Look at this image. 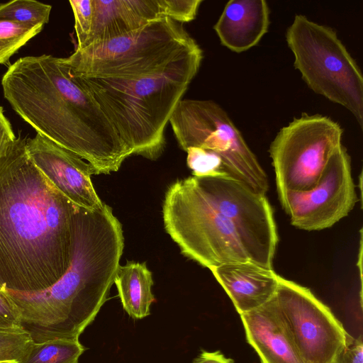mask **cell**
Masks as SVG:
<instances>
[{"instance_id":"obj_2","label":"cell","mask_w":363,"mask_h":363,"mask_svg":"<svg viewBox=\"0 0 363 363\" xmlns=\"http://www.w3.org/2000/svg\"><path fill=\"white\" fill-rule=\"evenodd\" d=\"M18 136L0 160V290L49 288L68 269L77 206L29 159Z\"/></svg>"},{"instance_id":"obj_14","label":"cell","mask_w":363,"mask_h":363,"mask_svg":"<svg viewBox=\"0 0 363 363\" xmlns=\"http://www.w3.org/2000/svg\"><path fill=\"white\" fill-rule=\"evenodd\" d=\"M240 315L247 341L261 363H303L274 296L260 307Z\"/></svg>"},{"instance_id":"obj_24","label":"cell","mask_w":363,"mask_h":363,"mask_svg":"<svg viewBox=\"0 0 363 363\" xmlns=\"http://www.w3.org/2000/svg\"><path fill=\"white\" fill-rule=\"evenodd\" d=\"M202 0H165L167 17L182 23L194 20Z\"/></svg>"},{"instance_id":"obj_10","label":"cell","mask_w":363,"mask_h":363,"mask_svg":"<svg viewBox=\"0 0 363 363\" xmlns=\"http://www.w3.org/2000/svg\"><path fill=\"white\" fill-rule=\"evenodd\" d=\"M274 297L303 363H333L348 333L330 308L308 288L281 276Z\"/></svg>"},{"instance_id":"obj_20","label":"cell","mask_w":363,"mask_h":363,"mask_svg":"<svg viewBox=\"0 0 363 363\" xmlns=\"http://www.w3.org/2000/svg\"><path fill=\"white\" fill-rule=\"evenodd\" d=\"M43 27L41 25L28 26L0 20V65H9L11 57L38 34Z\"/></svg>"},{"instance_id":"obj_18","label":"cell","mask_w":363,"mask_h":363,"mask_svg":"<svg viewBox=\"0 0 363 363\" xmlns=\"http://www.w3.org/2000/svg\"><path fill=\"white\" fill-rule=\"evenodd\" d=\"M84 350L79 340L55 339L33 342L16 363H78Z\"/></svg>"},{"instance_id":"obj_8","label":"cell","mask_w":363,"mask_h":363,"mask_svg":"<svg viewBox=\"0 0 363 363\" xmlns=\"http://www.w3.org/2000/svg\"><path fill=\"white\" fill-rule=\"evenodd\" d=\"M342 134L337 122L318 113H303L282 127L269 149L277 193L312 188L342 144Z\"/></svg>"},{"instance_id":"obj_23","label":"cell","mask_w":363,"mask_h":363,"mask_svg":"<svg viewBox=\"0 0 363 363\" xmlns=\"http://www.w3.org/2000/svg\"><path fill=\"white\" fill-rule=\"evenodd\" d=\"M74 16V29L77 38V48H81L88 38L92 23V0L69 1Z\"/></svg>"},{"instance_id":"obj_1","label":"cell","mask_w":363,"mask_h":363,"mask_svg":"<svg viewBox=\"0 0 363 363\" xmlns=\"http://www.w3.org/2000/svg\"><path fill=\"white\" fill-rule=\"evenodd\" d=\"M203 57L183 23L164 17L76 48L65 62L132 155L156 160L165 147V127Z\"/></svg>"},{"instance_id":"obj_12","label":"cell","mask_w":363,"mask_h":363,"mask_svg":"<svg viewBox=\"0 0 363 363\" xmlns=\"http://www.w3.org/2000/svg\"><path fill=\"white\" fill-rule=\"evenodd\" d=\"M26 150L35 166L74 204L89 210L102 207L91 181L96 172L89 163L38 133L26 140Z\"/></svg>"},{"instance_id":"obj_28","label":"cell","mask_w":363,"mask_h":363,"mask_svg":"<svg viewBox=\"0 0 363 363\" xmlns=\"http://www.w3.org/2000/svg\"><path fill=\"white\" fill-rule=\"evenodd\" d=\"M192 363H234L231 358L226 357L220 351H202Z\"/></svg>"},{"instance_id":"obj_19","label":"cell","mask_w":363,"mask_h":363,"mask_svg":"<svg viewBox=\"0 0 363 363\" xmlns=\"http://www.w3.org/2000/svg\"><path fill=\"white\" fill-rule=\"evenodd\" d=\"M51 9V5L37 1H11L0 4V20L28 26H43L49 21Z\"/></svg>"},{"instance_id":"obj_7","label":"cell","mask_w":363,"mask_h":363,"mask_svg":"<svg viewBox=\"0 0 363 363\" xmlns=\"http://www.w3.org/2000/svg\"><path fill=\"white\" fill-rule=\"evenodd\" d=\"M169 123L185 152L196 147L222 159L227 176L266 196L268 178L257 158L226 111L211 100L181 99Z\"/></svg>"},{"instance_id":"obj_25","label":"cell","mask_w":363,"mask_h":363,"mask_svg":"<svg viewBox=\"0 0 363 363\" xmlns=\"http://www.w3.org/2000/svg\"><path fill=\"white\" fill-rule=\"evenodd\" d=\"M0 328L22 330L18 310L9 296L0 290Z\"/></svg>"},{"instance_id":"obj_27","label":"cell","mask_w":363,"mask_h":363,"mask_svg":"<svg viewBox=\"0 0 363 363\" xmlns=\"http://www.w3.org/2000/svg\"><path fill=\"white\" fill-rule=\"evenodd\" d=\"M16 138L11 125L0 106V160L6 155Z\"/></svg>"},{"instance_id":"obj_13","label":"cell","mask_w":363,"mask_h":363,"mask_svg":"<svg viewBox=\"0 0 363 363\" xmlns=\"http://www.w3.org/2000/svg\"><path fill=\"white\" fill-rule=\"evenodd\" d=\"M164 17H167L165 0H92L91 32L79 49L129 33Z\"/></svg>"},{"instance_id":"obj_21","label":"cell","mask_w":363,"mask_h":363,"mask_svg":"<svg viewBox=\"0 0 363 363\" xmlns=\"http://www.w3.org/2000/svg\"><path fill=\"white\" fill-rule=\"evenodd\" d=\"M188 167L196 177H228L221 157L216 152L192 147L186 150Z\"/></svg>"},{"instance_id":"obj_16","label":"cell","mask_w":363,"mask_h":363,"mask_svg":"<svg viewBox=\"0 0 363 363\" xmlns=\"http://www.w3.org/2000/svg\"><path fill=\"white\" fill-rule=\"evenodd\" d=\"M270 9L264 0H230L213 26L220 43L240 53L257 45L268 32Z\"/></svg>"},{"instance_id":"obj_22","label":"cell","mask_w":363,"mask_h":363,"mask_svg":"<svg viewBox=\"0 0 363 363\" xmlns=\"http://www.w3.org/2000/svg\"><path fill=\"white\" fill-rule=\"evenodd\" d=\"M33 343L23 330L0 328V363H16Z\"/></svg>"},{"instance_id":"obj_11","label":"cell","mask_w":363,"mask_h":363,"mask_svg":"<svg viewBox=\"0 0 363 363\" xmlns=\"http://www.w3.org/2000/svg\"><path fill=\"white\" fill-rule=\"evenodd\" d=\"M278 196L291 225L301 230L326 229L347 216L358 198L345 147H337L312 188L287 190Z\"/></svg>"},{"instance_id":"obj_4","label":"cell","mask_w":363,"mask_h":363,"mask_svg":"<svg viewBox=\"0 0 363 363\" xmlns=\"http://www.w3.org/2000/svg\"><path fill=\"white\" fill-rule=\"evenodd\" d=\"M123 246L121 224L109 206L104 203L95 210L77 206L71 262L61 278L38 292L3 290L33 342L79 340L107 299Z\"/></svg>"},{"instance_id":"obj_9","label":"cell","mask_w":363,"mask_h":363,"mask_svg":"<svg viewBox=\"0 0 363 363\" xmlns=\"http://www.w3.org/2000/svg\"><path fill=\"white\" fill-rule=\"evenodd\" d=\"M194 177L206 197L232 225L250 261L272 268L279 238L266 196L228 177Z\"/></svg>"},{"instance_id":"obj_6","label":"cell","mask_w":363,"mask_h":363,"mask_svg":"<svg viewBox=\"0 0 363 363\" xmlns=\"http://www.w3.org/2000/svg\"><path fill=\"white\" fill-rule=\"evenodd\" d=\"M162 214L166 232L181 252L203 267L210 269L250 261L235 229L206 197L194 176L169 186Z\"/></svg>"},{"instance_id":"obj_26","label":"cell","mask_w":363,"mask_h":363,"mask_svg":"<svg viewBox=\"0 0 363 363\" xmlns=\"http://www.w3.org/2000/svg\"><path fill=\"white\" fill-rule=\"evenodd\" d=\"M333 363H363L362 334L358 337H354L347 333L345 345Z\"/></svg>"},{"instance_id":"obj_17","label":"cell","mask_w":363,"mask_h":363,"mask_svg":"<svg viewBox=\"0 0 363 363\" xmlns=\"http://www.w3.org/2000/svg\"><path fill=\"white\" fill-rule=\"evenodd\" d=\"M114 283L125 312L134 319H142L150 313L155 301L152 293V273L145 263L129 262L119 266Z\"/></svg>"},{"instance_id":"obj_3","label":"cell","mask_w":363,"mask_h":363,"mask_svg":"<svg viewBox=\"0 0 363 363\" xmlns=\"http://www.w3.org/2000/svg\"><path fill=\"white\" fill-rule=\"evenodd\" d=\"M4 98L37 133L89 163L96 174L117 172L132 155L98 103L69 72L65 57L26 56L1 79Z\"/></svg>"},{"instance_id":"obj_5","label":"cell","mask_w":363,"mask_h":363,"mask_svg":"<svg viewBox=\"0 0 363 363\" xmlns=\"http://www.w3.org/2000/svg\"><path fill=\"white\" fill-rule=\"evenodd\" d=\"M285 37L294 66L308 88L347 108L362 129V74L337 33L297 14Z\"/></svg>"},{"instance_id":"obj_15","label":"cell","mask_w":363,"mask_h":363,"mask_svg":"<svg viewBox=\"0 0 363 363\" xmlns=\"http://www.w3.org/2000/svg\"><path fill=\"white\" fill-rule=\"evenodd\" d=\"M209 269L240 315L267 303L278 287L279 275L272 268L250 261L225 264Z\"/></svg>"}]
</instances>
